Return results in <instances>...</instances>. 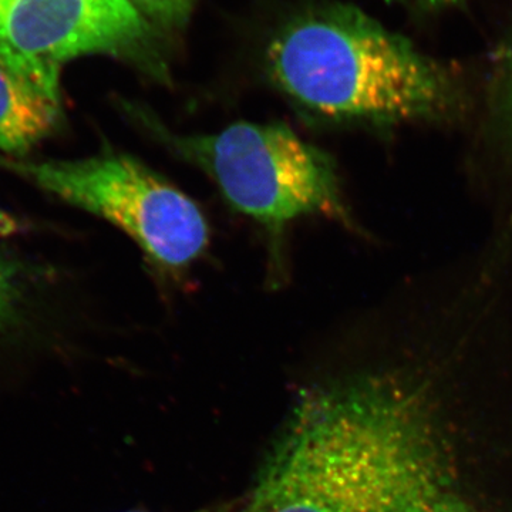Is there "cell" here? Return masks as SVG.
Instances as JSON below:
<instances>
[{
  "instance_id": "6",
  "label": "cell",
  "mask_w": 512,
  "mask_h": 512,
  "mask_svg": "<svg viewBox=\"0 0 512 512\" xmlns=\"http://www.w3.org/2000/svg\"><path fill=\"white\" fill-rule=\"evenodd\" d=\"M59 106L0 63V154L25 157L55 130Z\"/></svg>"
},
{
  "instance_id": "11",
  "label": "cell",
  "mask_w": 512,
  "mask_h": 512,
  "mask_svg": "<svg viewBox=\"0 0 512 512\" xmlns=\"http://www.w3.org/2000/svg\"><path fill=\"white\" fill-rule=\"evenodd\" d=\"M504 79L507 86L508 104L511 107L512 114V39L505 49L504 55Z\"/></svg>"
},
{
  "instance_id": "9",
  "label": "cell",
  "mask_w": 512,
  "mask_h": 512,
  "mask_svg": "<svg viewBox=\"0 0 512 512\" xmlns=\"http://www.w3.org/2000/svg\"><path fill=\"white\" fill-rule=\"evenodd\" d=\"M16 298V272L0 259V326L9 318Z\"/></svg>"
},
{
  "instance_id": "7",
  "label": "cell",
  "mask_w": 512,
  "mask_h": 512,
  "mask_svg": "<svg viewBox=\"0 0 512 512\" xmlns=\"http://www.w3.org/2000/svg\"><path fill=\"white\" fill-rule=\"evenodd\" d=\"M147 20L151 28L171 30L181 28L194 9L197 0H128Z\"/></svg>"
},
{
  "instance_id": "12",
  "label": "cell",
  "mask_w": 512,
  "mask_h": 512,
  "mask_svg": "<svg viewBox=\"0 0 512 512\" xmlns=\"http://www.w3.org/2000/svg\"><path fill=\"white\" fill-rule=\"evenodd\" d=\"M20 231L19 222L0 208V237H10Z\"/></svg>"
},
{
  "instance_id": "5",
  "label": "cell",
  "mask_w": 512,
  "mask_h": 512,
  "mask_svg": "<svg viewBox=\"0 0 512 512\" xmlns=\"http://www.w3.org/2000/svg\"><path fill=\"white\" fill-rule=\"evenodd\" d=\"M151 35L128 0H0V63L59 103L62 67L79 57H130L161 79Z\"/></svg>"
},
{
  "instance_id": "3",
  "label": "cell",
  "mask_w": 512,
  "mask_h": 512,
  "mask_svg": "<svg viewBox=\"0 0 512 512\" xmlns=\"http://www.w3.org/2000/svg\"><path fill=\"white\" fill-rule=\"evenodd\" d=\"M130 116L171 156L207 175L232 210L261 225L274 256L286 228L301 218L349 224L332 158L284 123L238 121L217 133L187 134L148 107H131Z\"/></svg>"
},
{
  "instance_id": "13",
  "label": "cell",
  "mask_w": 512,
  "mask_h": 512,
  "mask_svg": "<svg viewBox=\"0 0 512 512\" xmlns=\"http://www.w3.org/2000/svg\"><path fill=\"white\" fill-rule=\"evenodd\" d=\"M239 501H225V503L221 504H211L207 505V507L198 508V510L188 511V512H237ZM126 512H151V511H126Z\"/></svg>"
},
{
  "instance_id": "2",
  "label": "cell",
  "mask_w": 512,
  "mask_h": 512,
  "mask_svg": "<svg viewBox=\"0 0 512 512\" xmlns=\"http://www.w3.org/2000/svg\"><path fill=\"white\" fill-rule=\"evenodd\" d=\"M265 69L306 119L384 124L443 113L453 101L446 70L350 5L319 6L272 37Z\"/></svg>"
},
{
  "instance_id": "1",
  "label": "cell",
  "mask_w": 512,
  "mask_h": 512,
  "mask_svg": "<svg viewBox=\"0 0 512 512\" xmlns=\"http://www.w3.org/2000/svg\"><path fill=\"white\" fill-rule=\"evenodd\" d=\"M416 394L375 377L303 386L237 512H404L444 480Z\"/></svg>"
},
{
  "instance_id": "8",
  "label": "cell",
  "mask_w": 512,
  "mask_h": 512,
  "mask_svg": "<svg viewBox=\"0 0 512 512\" xmlns=\"http://www.w3.org/2000/svg\"><path fill=\"white\" fill-rule=\"evenodd\" d=\"M404 512H476L446 490V481L430 485L410 501Z\"/></svg>"
},
{
  "instance_id": "10",
  "label": "cell",
  "mask_w": 512,
  "mask_h": 512,
  "mask_svg": "<svg viewBox=\"0 0 512 512\" xmlns=\"http://www.w3.org/2000/svg\"><path fill=\"white\" fill-rule=\"evenodd\" d=\"M389 2L399 3V5L406 6V8L429 12V10H440L456 6L458 3L464 2V0H389Z\"/></svg>"
},
{
  "instance_id": "4",
  "label": "cell",
  "mask_w": 512,
  "mask_h": 512,
  "mask_svg": "<svg viewBox=\"0 0 512 512\" xmlns=\"http://www.w3.org/2000/svg\"><path fill=\"white\" fill-rule=\"evenodd\" d=\"M0 168L109 221L164 274H184L210 245V225L200 205L123 151L104 150L74 161L0 154Z\"/></svg>"
}]
</instances>
